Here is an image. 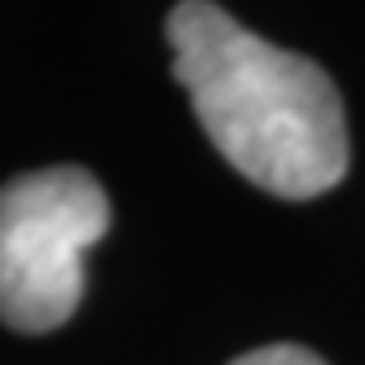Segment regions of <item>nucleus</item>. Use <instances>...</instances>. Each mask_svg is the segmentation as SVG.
Listing matches in <instances>:
<instances>
[{
    "label": "nucleus",
    "mask_w": 365,
    "mask_h": 365,
    "mask_svg": "<svg viewBox=\"0 0 365 365\" xmlns=\"http://www.w3.org/2000/svg\"><path fill=\"white\" fill-rule=\"evenodd\" d=\"M172 75L212 145L251 185L317 198L348 172V119L334 80L299 53L247 31L216 0L168 14Z\"/></svg>",
    "instance_id": "1"
},
{
    "label": "nucleus",
    "mask_w": 365,
    "mask_h": 365,
    "mask_svg": "<svg viewBox=\"0 0 365 365\" xmlns=\"http://www.w3.org/2000/svg\"><path fill=\"white\" fill-rule=\"evenodd\" d=\"M110 229V198L84 168H40L0 185V322L44 334L84 299V251Z\"/></svg>",
    "instance_id": "2"
},
{
    "label": "nucleus",
    "mask_w": 365,
    "mask_h": 365,
    "mask_svg": "<svg viewBox=\"0 0 365 365\" xmlns=\"http://www.w3.org/2000/svg\"><path fill=\"white\" fill-rule=\"evenodd\" d=\"M229 365H326V361L299 344H273V348H255V352L233 356Z\"/></svg>",
    "instance_id": "3"
}]
</instances>
